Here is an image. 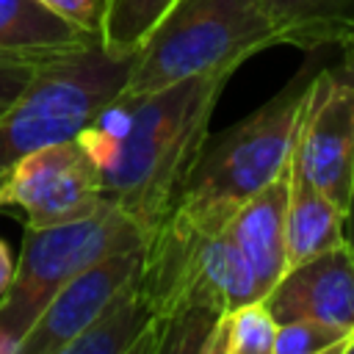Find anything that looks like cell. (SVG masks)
Segmentation results:
<instances>
[{
	"label": "cell",
	"mask_w": 354,
	"mask_h": 354,
	"mask_svg": "<svg viewBox=\"0 0 354 354\" xmlns=\"http://www.w3.org/2000/svg\"><path fill=\"white\" fill-rule=\"evenodd\" d=\"M102 177L80 138L39 147L8 169L0 207H19L25 227L83 218L102 205Z\"/></svg>",
	"instance_id": "7"
},
{
	"label": "cell",
	"mask_w": 354,
	"mask_h": 354,
	"mask_svg": "<svg viewBox=\"0 0 354 354\" xmlns=\"http://www.w3.org/2000/svg\"><path fill=\"white\" fill-rule=\"evenodd\" d=\"M346 241L354 249V174H351V191H348V205H346Z\"/></svg>",
	"instance_id": "22"
},
{
	"label": "cell",
	"mask_w": 354,
	"mask_h": 354,
	"mask_svg": "<svg viewBox=\"0 0 354 354\" xmlns=\"http://www.w3.org/2000/svg\"><path fill=\"white\" fill-rule=\"evenodd\" d=\"M136 53L108 50L100 36L50 50L33 77L0 116V166L11 169L22 155L77 138L127 86Z\"/></svg>",
	"instance_id": "4"
},
{
	"label": "cell",
	"mask_w": 354,
	"mask_h": 354,
	"mask_svg": "<svg viewBox=\"0 0 354 354\" xmlns=\"http://www.w3.org/2000/svg\"><path fill=\"white\" fill-rule=\"evenodd\" d=\"M296 169L343 213L354 174V83L335 72L310 77L296 144Z\"/></svg>",
	"instance_id": "8"
},
{
	"label": "cell",
	"mask_w": 354,
	"mask_h": 354,
	"mask_svg": "<svg viewBox=\"0 0 354 354\" xmlns=\"http://www.w3.org/2000/svg\"><path fill=\"white\" fill-rule=\"evenodd\" d=\"M346 332L348 329L329 326V324L310 321V318L285 321L277 329L274 354H335Z\"/></svg>",
	"instance_id": "18"
},
{
	"label": "cell",
	"mask_w": 354,
	"mask_h": 354,
	"mask_svg": "<svg viewBox=\"0 0 354 354\" xmlns=\"http://www.w3.org/2000/svg\"><path fill=\"white\" fill-rule=\"evenodd\" d=\"M288 188H290V163L277 180H271L263 191L246 199L227 221V232L249 260L263 299L288 268V257H285Z\"/></svg>",
	"instance_id": "11"
},
{
	"label": "cell",
	"mask_w": 354,
	"mask_h": 354,
	"mask_svg": "<svg viewBox=\"0 0 354 354\" xmlns=\"http://www.w3.org/2000/svg\"><path fill=\"white\" fill-rule=\"evenodd\" d=\"M144 241L130 243L77 271L44 307L17 354H64V348L108 307V301L138 274Z\"/></svg>",
	"instance_id": "9"
},
{
	"label": "cell",
	"mask_w": 354,
	"mask_h": 354,
	"mask_svg": "<svg viewBox=\"0 0 354 354\" xmlns=\"http://www.w3.org/2000/svg\"><path fill=\"white\" fill-rule=\"evenodd\" d=\"M136 279L155 318L152 354H202L224 310L263 299L227 227L202 230L177 210L144 241Z\"/></svg>",
	"instance_id": "2"
},
{
	"label": "cell",
	"mask_w": 354,
	"mask_h": 354,
	"mask_svg": "<svg viewBox=\"0 0 354 354\" xmlns=\"http://www.w3.org/2000/svg\"><path fill=\"white\" fill-rule=\"evenodd\" d=\"M271 315L285 321H321L329 326H354V249L348 241L290 266L266 293Z\"/></svg>",
	"instance_id": "10"
},
{
	"label": "cell",
	"mask_w": 354,
	"mask_h": 354,
	"mask_svg": "<svg viewBox=\"0 0 354 354\" xmlns=\"http://www.w3.org/2000/svg\"><path fill=\"white\" fill-rule=\"evenodd\" d=\"M230 72L177 80L158 91H122L77 138L102 177V199L141 230L144 241L177 207Z\"/></svg>",
	"instance_id": "1"
},
{
	"label": "cell",
	"mask_w": 354,
	"mask_h": 354,
	"mask_svg": "<svg viewBox=\"0 0 354 354\" xmlns=\"http://www.w3.org/2000/svg\"><path fill=\"white\" fill-rule=\"evenodd\" d=\"M39 3H44L50 11L61 14L64 19H69L80 30H86L91 36H100V22H102L105 0H39Z\"/></svg>",
	"instance_id": "20"
},
{
	"label": "cell",
	"mask_w": 354,
	"mask_h": 354,
	"mask_svg": "<svg viewBox=\"0 0 354 354\" xmlns=\"http://www.w3.org/2000/svg\"><path fill=\"white\" fill-rule=\"evenodd\" d=\"M174 3L177 0H105L100 41L122 55L136 53Z\"/></svg>",
	"instance_id": "17"
},
{
	"label": "cell",
	"mask_w": 354,
	"mask_h": 354,
	"mask_svg": "<svg viewBox=\"0 0 354 354\" xmlns=\"http://www.w3.org/2000/svg\"><path fill=\"white\" fill-rule=\"evenodd\" d=\"M11 277H14V257H11V249H8V243L0 238V296L8 290V285H11Z\"/></svg>",
	"instance_id": "21"
},
{
	"label": "cell",
	"mask_w": 354,
	"mask_h": 354,
	"mask_svg": "<svg viewBox=\"0 0 354 354\" xmlns=\"http://www.w3.org/2000/svg\"><path fill=\"white\" fill-rule=\"evenodd\" d=\"M277 329L266 299H252L216 318L202 354H274Z\"/></svg>",
	"instance_id": "16"
},
{
	"label": "cell",
	"mask_w": 354,
	"mask_h": 354,
	"mask_svg": "<svg viewBox=\"0 0 354 354\" xmlns=\"http://www.w3.org/2000/svg\"><path fill=\"white\" fill-rule=\"evenodd\" d=\"M91 39L39 0H0V53H50Z\"/></svg>",
	"instance_id": "15"
},
{
	"label": "cell",
	"mask_w": 354,
	"mask_h": 354,
	"mask_svg": "<svg viewBox=\"0 0 354 354\" xmlns=\"http://www.w3.org/2000/svg\"><path fill=\"white\" fill-rule=\"evenodd\" d=\"M44 53H0V116L22 94Z\"/></svg>",
	"instance_id": "19"
},
{
	"label": "cell",
	"mask_w": 354,
	"mask_h": 354,
	"mask_svg": "<svg viewBox=\"0 0 354 354\" xmlns=\"http://www.w3.org/2000/svg\"><path fill=\"white\" fill-rule=\"evenodd\" d=\"M138 241H144L141 230L108 199L83 218L50 227H25L11 285L0 296V335L11 343L14 354L50 299L77 271Z\"/></svg>",
	"instance_id": "6"
},
{
	"label": "cell",
	"mask_w": 354,
	"mask_h": 354,
	"mask_svg": "<svg viewBox=\"0 0 354 354\" xmlns=\"http://www.w3.org/2000/svg\"><path fill=\"white\" fill-rule=\"evenodd\" d=\"M279 44L299 50L354 44V0H263Z\"/></svg>",
	"instance_id": "14"
},
{
	"label": "cell",
	"mask_w": 354,
	"mask_h": 354,
	"mask_svg": "<svg viewBox=\"0 0 354 354\" xmlns=\"http://www.w3.org/2000/svg\"><path fill=\"white\" fill-rule=\"evenodd\" d=\"M6 180H8V169H6V166H0V194H3V185H6Z\"/></svg>",
	"instance_id": "23"
},
{
	"label": "cell",
	"mask_w": 354,
	"mask_h": 354,
	"mask_svg": "<svg viewBox=\"0 0 354 354\" xmlns=\"http://www.w3.org/2000/svg\"><path fill=\"white\" fill-rule=\"evenodd\" d=\"M307 88L310 80H293L213 144L205 141L174 210L202 230H224L246 199L288 169Z\"/></svg>",
	"instance_id": "3"
},
{
	"label": "cell",
	"mask_w": 354,
	"mask_h": 354,
	"mask_svg": "<svg viewBox=\"0 0 354 354\" xmlns=\"http://www.w3.org/2000/svg\"><path fill=\"white\" fill-rule=\"evenodd\" d=\"M136 277L64 348V354H152L155 318L138 290Z\"/></svg>",
	"instance_id": "13"
},
{
	"label": "cell",
	"mask_w": 354,
	"mask_h": 354,
	"mask_svg": "<svg viewBox=\"0 0 354 354\" xmlns=\"http://www.w3.org/2000/svg\"><path fill=\"white\" fill-rule=\"evenodd\" d=\"M279 44L263 0H177L136 50L124 91H158L210 72H235Z\"/></svg>",
	"instance_id": "5"
},
{
	"label": "cell",
	"mask_w": 354,
	"mask_h": 354,
	"mask_svg": "<svg viewBox=\"0 0 354 354\" xmlns=\"http://www.w3.org/2000/svg\"><path fill=\"white\" fill-rule=\"evenodd\" d=\"M346 241V213L315 188L290 158V188L285 210V257L288 268L299 266ZM285 268V271H288Z\"/></svg>",
	"instance_id": "12"
}]
</instances>
